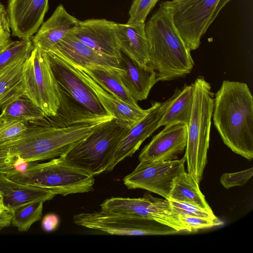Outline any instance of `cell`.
<instances>
[{
  "label": "cell",
  "mask_w": 253,
  "mask_h": 253,
  "mask_svg": "<svg viewBox=\"0 0 253 253\" xmlns=\"http://www.w3.org/2000/svg\"><path fill=\"white\" fill-rule=\"evenodd\" d=\"M100 123L63 127L48 125L29 126L20 135L0 143V172H6L23 163L59 157Z\"/></svg>",
  "instance_id": "obj_1"
},
{
  "label": "cell",
  "mask_w": 253,
  "mask_h": 253,
  "mask_svg": "<svg viewBox=\"0 0 253 253\" xmlns=\"http://www.w3.org/2000/svg\"><path fill=\"white\" fill-rule=\"evenodd\" d=\"M214 125L224 143L248 160L253 158V97L247 84L224 80L214 97Z\"/></svg>",
  "instance_id": "obj_2"
},
{
  "label": "cell",
  "mask_w": 253,
  "mask_h": 253,
  "mask_svg": "<svg viewBox=\"0 0 253 253\" xmlns=\"http://www.w3.org/2000/svg\"><path fill=\"white\" fill-rule=\"evenodd\" d=\"M145 29L148 65L156 71L158 82L171 81L191 73L194 60L173 23L169 0L160 4Z\"/></svg>",
  "instance_id": "obj_3"
},
{
  "label": "cell",
  "mask_w": 253,
  "mask_h": 253,
  "mask_svg": "<svg viewBox=\"0 0 253 253\" xmlns=\"http://www.w3.org/2000/svg\"><path fill=\"white\" fill-rule=\"evenodd\" d=\"M45 52L59 89L60 105L55 118L61 126L98 124L114 118L73 64L55 52Z\"/></svg>",
  "instance_id": "obj_4"
},
{
  "label": "cell",
  "mask_w": 253,
  "mask_h": 253,
  "mask_svg": "<svg viewBox=\"0 0 253 253\" xmlns=\"http://www.w3.org/2000/svg\"><path fill=\"white\" fill-rule=\"evenodd\" d=\"M130 127L115 118L102 122L60 157L92 176L99 175L107 171L119 141Z\"/></svg>",
  "instance_id": "obj_5"
},
{
  "label": "cell",
  "mask_w": 253,
  "mask_h": 253,
  "mask_svg": "<svg viewBox=\"0 0 253 253\" xmlns=\"http://www.w3.org/2000/svg\"><path fill=\"white\" fill-rule=\"evenodd\" d=\"M193 84L194 99L187 125V140L184 157L188 173L199 184L207 162L214 96L211 86L203 76Z\"/></svg>",
  "instance_id": "obj_6"
},
{
  "label": "cell",
  "mask_w": 253,
  "mask_h": 253,
  "mask_svg": "<svg viewBox=\"0 0 253 253\" xmlns=\"http://www.w3.org/2000/svg\"><path fill=\"white\" fill-rule=\"evenodd\" d=\"M12 180L66 196L93 190L94 176L69 164L60 157L44 163H28L22 171L3 173Z\"/></svg>",
  "instance_id": "obj_7"
},
{
  "label": "cell",
  "mask_w": 253,
  "mask_h": 253,
  "mask_svg": "<svg viewBox=\"0 0 253 253\" xmlns=\"http://www.w3.org/2000/svg\"><path fill=\"white\" fill-rule=\"evenodd\" d=\"M24 95L46 117L56 115L60 105L58 84L45 52L34 47L23 68Z\"/></svg>",
  "instance_id": "obj_8"
},
{
  "label": "cell",
  "mask_w": 253,
  "mask_h": 253,
  "mask_svg": "<svg viewBox=\"0 0 253 253\" xmlns=\"http://www.w3.org/2000/svg\"><path fill=\"white\" fill-rule=\"evenodd\" d=\"M73 219L77 225L113 235H165L179 232L154 220L102 210L75 214Z\"/></svg>",
  "instance_id": "obj_9"
},
{
  "label": "cell",
  "mask_w": 253,
  "mask_h": 253,
  "mask_svg": "<svg viewBox=\"0 0 253 253\" xmlns=\"http://www.w3.org/2000/svg\"><path fill=\"white\" fill-rule=\"evenodd\" d=\"M219 0H169L173 23L190 51L199 47L202 36L214 21Z\"/></svg>",
  "instance_id": "obj_10"
},
{
  "label": "cell",
  "mask_w": 253,
  "mask_h": 253,
  "mask_svg": "<svg viewBox=\"0 0 253 253\" xmlns=\"http://www.w3.org/2000/svg\"><path fill=\"white\" fill-rule=\"evenodd\" d=\"M100 207L102 210L154 220L178 232L187 231L169 200L154 197L149 194L138 198L112 197L104 201Z\"/></svg>",
  "instance_id": "obj_11"
},
{
  "label": "cell",
  "mask_w": 253,
  "mask_h": 253,
  "mask_svg": "<svg viewBox=\"0 0 253 253\" xmlns=\"http://www.w3.org/2000/svg\"><path fill=\"white\" fill-rule=\"evenodd\" d=\"M185 159L154 162H140L123 180L129 189H142L169 200L172 181L185 171Z\"/></svg>",
  "instance_id": "obj_12"
},
{
  "label": "cell",
  "mask_w": 253,
  "mask_h": 253,
  "mask_svg": "<svg viewBox=\"0 0 253 253\" xmlns=\"http://www.w3.org/2000/svg\"><path fill=\"white\" fill-rule=\"evenodd\" d=\"M172 98V96L164 102L153 103L147 114L129 128L119 141L107 171L113 170L124 159L131 157L142 143L160 127V123L171 103Z\"/></svg>",
  "instance_id": "obj_13"
},
{
  "label": "cell",
  "mask_w": 253,
  "mask_h": 253,
  "mask_svg": "<svg viewBox=\"0 0 253 253\" xmlns=\"http://www.w3.org/2000/svg\"><path fill=\"white\" fill-rule=\"evenodd\" d=\"M116 24L105 19L79 20L69 33L97 51L120 61L122 51L116 34Z\"/></svg>",
  "instance_id": "obj_14"
},
{
  "label": "cell",
  "mask_w": 253,
  "mask_h": 253,
  "mask_svg": "<svg viewBox=\"0 0 253 253\" xmlns=\"http://www.w3.org/2000/svg\"><path fill=\"white\" fill-rule=\"evenodd\" d=\"M187 140V126L182 123L165 126L159 133L142 150L140 162H154L177 159L185 149Z\"/></svg>",
  "instance_id": "obj_15"
},
{
  "label": "cell",
  "mask_w": 253,
  "mask_h": 253,
  "mask_svg": "<svg viewBox=\"0 0 253 253\" xmlns=\"http://www.w3.org/2000/svg\"><path fill=\"white\" fill-rule=\"evenodd\" d=\"M6 11L12 35L31 38L43 22L48 0H7Z\"/></svg>",
  "instance_id": "obj_16"
},
{
  "label": "cell",
  "mask_w": 253,
  "mask_h": 253,
  "mask_svg": "<svg viewBox=\"0 0 253 253\" xmlns=\"http://www.w3.org/2000/svg\"><path fill=\"white\" fill-rule=\"evenodd\" d=\"M49 51L55 52L81 67L102 66L121 69L118 59L97 51L69 33Z\"/></svg>",
  "instance_id": "obj_17"
},
{
  "label": "cell",
  "mask_w": 253,
  "mask_h": 253,
  "mask_svg": "<svg viewBox=\"0 0 253 253\" xmlns=\"http://www.w3.org/2000/svg\"><path fill=\"white\" fill-rule=\"evenodd\" d=\"M120 64L121 79L132 98L137 102L146 99L158 82L156 71L149 65H141L122 52Z\"/></svg>",
  "instance_id": "obj_18"
},
{
  "label": "cell",
  "mask_w": 253,
  "mask_h": 253,
  "mask_svg": "<svg viewBox=\"0 0 253 253\" xmlns=\"http://www.w3.org/2000/svg\"><path fill=\"white\" fill-rule=\"evenodd\" d=\"M79 21L66 11L62 4H59L31 38L34 47L43 52L50 51Z\"/></svg>",
  "instance_id": "obj_19"
},
{
  "label": "cell",
  "mask_w": 253,
  "mask_h": 253,
  "mask_svg": "<svg viewBox=\"0 0 253 253\" xmlns=\"http://www.w3.org/2000/svg\"><path fill=\"white\" fill-rule=\"evenodd\" d=\"M74 65L84 81L93 90L105 110L118 121L131 127L148 113L149 109L144 110L139 106L135 107L129 105L108 92L81 68Z\"/></svg>",
  "instance_id": "obj_20"
},
{
  "label": "cell",
  "mask_w": 253,
  "mask_h": 253,
  "mask_svg": "<svg viewBox=\"0 0 253 253\" xmlns=\"http://www.w3.org/2000/svg\"><path fill=\"white\" fill-rule=\"evenodd\" d=\"M0 193L4 206L11 212L35 202L51 200L56 195L51 191L34 185L14 181L0 172Z\"/></svg>",
  "instance_id": "obj_21"
},
{
  "label": "cell",
  "mask_w": 253,
  "mask_h": 253,
  "mask_svg": "<svg viewBox=\"0 0 253 253\" xmlns=\"http://www.w3.org/2000/svg\"><path fill=\"white\" fill-rule=\"evenodd\" d=\"M145 23H117L115 31L121 51L142 66L149 64Z\"/></svg>",
  "instance_id": "obj_22"
},
{
  "label": "cell",
  "mask_w": 253,
  "mask_h": 253,
  "mask_svg": "<svg viewBox=\"0 0 253 253\" xmlns=\"http://www.w3.org/2000/svg\"><path fill=\"white\" fill-rule=\"evenodd\" d=\"M80 67L108 92L129 105L139 106L122 82L120 75L121 69L102 66Z\"/></svg>",
  "instance_id": "obj_23"
},
{
  "label": "cell",
  "mask_w": 253,
  "mask_h": 253,
  "mask_svg": "<svg viewBox=\"0 0 253 253\" xmlns=\"http://www.w3.org/2000/svg\"><path fill=\"white\" fill-rule=\"evenodd\" d=\"M168 200L190 204L212 212L200 191L199 183L185 171L173 179Z\"/></svg>",
  "instance_id": "obj_24"
},
{
  "label": "cell",
  "mask_w": 253,
  "mask_h": 253,
  "mask_svg": "<svg viewBox=\"0 0 253 253\" xmlns=\"http://www.w3.org/2000/svg\"><path fill=\"white\" fill-rule=\"evenodd\" d=\"M26 60L0 70V109L24 95L23 68Z\"/></svg>",
  "instance_id": "obj_25"
},
{
  "label": "cell",
  "mask_w": 253,
  "mask_h": 253,
  "mask_svg": "<svg viewBox=\"0 0 253 253\" xmlns=\"http://www.w3.org/2000/svg\"><path fill=\"white\" fill-rule=\"evenodd\" d=\"M172 97V102L160 123V127L176 123L187 126L189 124L194 99L193 84L176 89Z\"/></svg>",
  "instance_id": "obj_26"
},
{
  "label": "cell",
  "mask_w": 253,
  "mask_h": 253,
  "mask_svg": "<svg viewBox=\"0 0 253 253\" xmlns=\"http://www.w3.org/2000/svg\"><path fill=\"white\" fill-rule=\"evenodd\" d=\"M0 122L16 120L28 123L42 120L46 117L42 110L23 95L1 109Z\"/></svg>",
  "instance_id": "obj_27"
},
{
  "label": "cell",
  "mask_w": 253,
  "mask_h": 253,
  "mask_svg": "<svg viewBox=\"0 0 253 253\" xmlns=\"http://www.w3.org/2000/svg\"><path fill=\"white\" fill-rule=\"evenodd\" d=\"M34 47L31 38L11 41L0 51V70L13 63L26 60Z\"/></svg>",
  "instance_id": "obj_28"
},
{
  "label": "cell",
  "mask_w": 253,
  "mask_h": 253,
  "mask_svg": "<svg viewBox=\"0 0 253 253\" xmlns=\"http://www.w3.org/2000/svg\"><path fill=\"white\" fill-rule=\"evenodd\" d=\"M42 202H38L19 207L11 211V224L20 232L27 231L42 216Z\"/></svg>",
  "instance_id": "obj_29"
},
{
  "label": "cell",
  "mask_w": 253,
  "mask_h": 253,
  "mask_svg": "<svg viewBox=\"0 0 253 253\" xmlns=\"http://www.w3.org/2000/svg\"><path fill=\"white\" fill-rule=\"evenodd\" d=\"M158 0H133L128 14L129 17L126 23L136 24L145 23L146 18Z\"/></svg>",
  "instance_id": "obj_30"
},
{
  "label": "cell",
  "mask_w": 253,
  "mask_h": 253,
  "mask_svg": "<svg viewBox=\"0 0 253 253\" xmlns=\"http://www.w3.org/2000/svg\"><path fill=\"white\" fill-rule=\"evenodd\" d=\"M181 223L185 227L187 231L192 232L207 229L222 224L217 218L212 219L205 217L178 214Z\"/></svg>",
  "instance_id": "obj_31"
},
{
  "label": "cell",
  "mask_w": 253,
  "mask_h": 253,
  "mask_svg": "<svg viewBox=\"0 0 253 253\" xmlns=\"http://www.w3.org/2000/svg\"><path fill=\"white\" fill-rule=\"evenodd\" d=\"M28 126V123L16 120L0 122V143L18 137L27 129Z\"/></svg>",
  "instance_id": "obj_32"
},
{
  "label": "cell",
  "mask_w": 253,
  "mask_h": 253,
  "mask_svg": "<svg viewBox=\"0 0 253 253\" xmlns=\"http://www.w3.org/2000/svg\"><path fill=\"white\" fill-rule=\"evenodd\" d=\"M253 168L234 173H225L220 177V183L226 189L244 185L252 177Z\"/></svg>",
  "instance_id": "obj_33"
},
{
  "label": "cell",
  "mask_w": 253,
  "mask_h": 253,
  "mask_svg": "<svg viewBox=\"0 0 253 253\" xmlns=\"http://www.w3.org/2000/svg\"><path fill=\"white\" fill-rule=\"evenodd\" d=\"M169 201L178 214L205 217L212 219L217 218L213 212L207 211L196 206L185 203Z\"/></svg>",
  "instance_id": "obj_34"
},
{
  "label": "cell",
  "mask_w": 253,
  "mask_h": 253,
  "mask_svg": "<svg viewBox=\"0 0 253 253\" xmlns=\"http://www.w3.org/2000/svg\"><path fill=\"white\" fill-rule=\"evenodd\" d=\"M11 29L6 9L0 2V51L11 41Z\"/></svg>",
  "instance_id": "obj_35"
},
{
  "label": "cell",
  "mask_w": 253,
  "mask_h": 253,
  "mask_svg": "<svg viewBox=\"0 0 253 253\" xmlns=\"http://www.w3.org/2000/svg\"><path fill=\"white\" fill-rule=\"evenodd\" d=\"M59 223L58 216L54 213H48L44 216L42 221V227L45 232L55 230Z\"/></svg>",
  "instance_id": "obj_36"
},
{
  "label": "cell",
  "mask_w": 253,
  "mask_h": 253,
  "mask_svg": "<svg viewBox=\"0 0 253 253\" xmlns=\"http://www.w3.org/2000/svg\"><path fill=\"white\" fill-rule=\"evenodd\" d=\"M12 213L0 215V229L6 227L11 224Z\"/></svg>",
  "instance_id": "obj_37"
},
{
  "label": "cell",
  "mask_w": 253,
  "mask_h": 253,
  "mask_svg": "<svg viewBox=\"0 0 253 253\" xmlns=\"http://www.w3.org/2000/svg\"><path fill=\"white\" fill-rule=\"evenodd\" d=\"M231 0H219V2L216 6L214 14L213 16L214 20L217 16L219 12L221 9Z\"/></svg>",
  "instance_id": "obj_38"
},
{
  "label": "cell",
  "mask_w": 253,
  "mask_h": 253,
  "mask_svg": "<svg viewBox=\"0 0 253 253\" xmlns=\"http://www.w3.org/2000/svg\"><path fill=\"white\" fill-rule=\"evenodd\" d=\"M9 213L11 212L3 204L2 195L0 194V215Z\"/></svg>",
  "instance_id": "obj_39"
},
{
  "label": "cell",
  "mask_w": 253,
  "mask_h": 253,
  "mask_svg": "<svg viewBox=\"0 0 253 253\" xmlns=\"http://www.w3.org/2000/svg\"></svg>",
  "instance_id": "obj_40"
}]
</instances>
